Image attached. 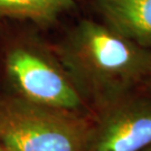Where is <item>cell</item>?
<instances>
[{"mask_svg":"<svg viewBox=\"0 0 151 151\" xmlns=\"http://www.w3.org/2000/svg\"><path fill=\"white\" fill-rule=\"evenodd\" d=\"M0 70L8 93L29 102L93 114L72 84L53 45L32 36H17L1 48Z\"/></svg>","mask_w":151,"mask_h":151,"instance_id":"2","label":"cell"},{"mask_svg":"<svg viewBox=\"0 0 151 151\" xmlns=\"http://www.w3.org/2000/svg\"><path fill=\"white\" fill-rule=\"evenodd\" d=\"M142 151H151V146H150V147H148V148H146L145 150H142Z\"/></svg>","mask_w":151,"mask_h":151,"instance_id":"8","label":"cell"},{"mask_svg":"<svg viewBox=\"0 0 151 151\" xmlns=\"http://www.w3.org/2000/svg\"><path fill=\"white\" fill-rule=\"evenodd\" d=\"M0 151H7V150H5L4 148H1V147H0Z\"/></svg>","mask_w":151,"mask_h":151,"instance_id":"9","label":"cell"},{"mask_svg":"<svg viewBox=\"0 0 151 151\" xmlns=\"http://www.w3.org/2000/svg\"><path fill=\"white\" fill-rule=\"evenodd\" d=\"M95 4L105 25L151 48V0H95Z\"/></svg>","mask_w":151,"mask_h":151,"instance_id":"5","label":"cell"},{"mask_svg":"<svg viewBox=\"0 0 151 151\" xmlns=\"http://www.w3.org/2000/svg\"><path fill=\"white\" fill-rule=\"evenodd\" d=\"M53 48L93 116L151 81V48L104 22L81 20Z\"/></svg>","mask_w":151,"mask_h":151,"instance_id":"1","label":"cell"},{"mask_svg":"<svg viewBox=\"0 0 151 151\" xmlns=\"http://www.w3.org/2000/svg\"><path fill=\"white\" fill-rule=\"evenodd\" d=\"M92 119L0 92V147L7 151H87Z\"/></svg>","mask_w":151,"mask_h":151,"instance_id":"3","label":"cell"},{"mask_svg":"<svg viewBox=\"0 0 151 151\" xmlns=\"http://www.w3.org/2000/svg\"><path fill=\"white\" fill-rule=\"evenodd\" d=\"M150 146V93L137 92L94 114L87 151H142Z\"/></svg>","mask_w":151,"mask_h":151,"instance_id":"4","label":"cell"},{"mask_svg":"<svg viewBox=\"0 0 151 151\" xmlns=\"http://www.w3.org/2000/svg\"><path fill=\"white\" fill-rule=\"evenodd\" d=\"M142 91L148 92V93H150V94H151V81L149 82V83H148V84H147V86L145 87V88H143V90H142Z\"/></svg>","mask_w":151,"mask_h":151,"instance_id":"7","label":"cell"},{"mask_svg":"<svg viewBox=\"0 0 151 151\" xmlns=\"http://www.w3.org/2000/svg\"><path fill=\"white\" fill-rule=\"evenodd\" d=\"M73 4L74 0H0V18L27 19L49 25Z\"/></svg>","mask_w":151,"mask_h":151,"instance_id":"6","label":"cell"}]
</instances>
